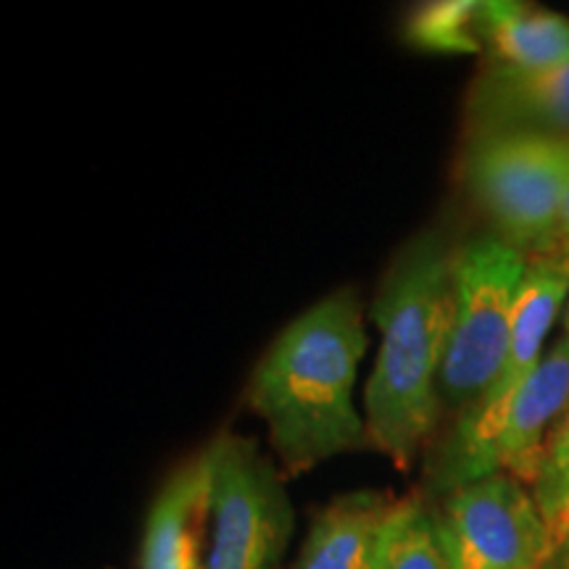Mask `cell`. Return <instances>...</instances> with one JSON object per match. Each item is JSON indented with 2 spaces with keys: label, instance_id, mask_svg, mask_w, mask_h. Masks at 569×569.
I'll list each match as a JSON object with an SVG mask.
<instances>
[{
  "label": "cell",
  "instance_id": "ba28073f",
  "mask_svg": "<svg viewBox=\"0 0 569 569\" xmlns=\"http://www.w3.org/2000/svg\"><path fill=\"white\" fill-rule=\"evenodd\" d=\"M211 543V467L206 448L163 480L146 519L140 569H206Z\"/></svg>",
  "mask_w": 569,
  "mask_h": 569
},
{
  "label": "cell",
  "instance_id": "5b68a950",
  "mask_svg": "<svg viewBox=\"0 0 569 569\" xmlns=\"http://www.w3.org/2000/svg\"><path fill=\"white\" fill-rule=\"evenodd\" d=\"M528 256L496 234L453 253V330L440 375L443 415H465L496 386L509 351L511 317Z\"/></svg>",
  "mask_w": 569,
  "mask_h": 569
},
{
  "label": "cell",
  "instance_id": "7a4b0ae2",
  "mask_svg": "<svg viewBox=\"0 0 569 569\" xmlns=\"http://www.w3.org/2000/svg\"><path fill=\"white\" fill-rule=\"evenodd\" d=\"M367 346L365 303L353 288H338L284 327L253 367L246 401L267 425L282 475L369 448L353 401Z\"/></svg>",
  "mask_w": 569,
  "mask_h": 569
},
{
  "label": "cell",
  "instance_id": "6da1fadb",
  "mask_svg": "<svg viewBox=\"0 0 569 569\" xmlns=\"http://www.w3.org/2000/svg\"><path fill=\"white\" fill-rule=\"evenodd\" d=\"M453 253L440 230L415 234L393 256L369 306L380 348L365 390L369 448L398 472L430 451L443 403L440 375L453 330Z\"/></svg>",
  "mask_w": 569,
  "mask_h": 569
},
{
  "label": "cell",
  "instance_id": "9c48e42d",
  "mask_svg": "<svg viewBox=\"0 0 569 569\" xmlns=\"http://www.w3.org/2000/svg\"><path fill=\"white\" fill-rule=\"evenodd\" d=\"M469 124L482 132L569 138V63L551 69L490 67L469 96Z\"/></svg>",
  "mask_w": 569,
  "mask_h": 569
},
{
  "label": "cell",
  "instance_id": "7c38bea8",
  "mask_svg": "<svg viewBox=\"0 0 569 569\" xmlns=\"http://www.w3.org/2000/svg\"><path fill=\"white\" fill-rule=\"evenodd\" d=\"M480 34L496 67L551 69L569 63V19L525 3H482Z\"/></svg>",
  "mask_w": 569,
  "mask_h": 569
},
{
  "label": "cell",
  "instance_id": "2e32d148",
  "mask_svg": "<svg viewBox=\"0 0 569 569\" xmlns=\"http://www.w3.org/2000/svg\"><path fill=\"white\" fill-rule=\"evenodd\" d=\"M546 569H569V532L559 540L557 546H553V553Z\"/></svg>",
  "mask_w": 569,
  "mask_h": 569
},
{
  "label": "cell",
  "instance_id": "8992f818",
  "mask_svg": "<svg viewBox=\"0 0 569 569\" xmlns=\"http://www.w3.org/2000/svg\"><path fill=\"white\" fill-rule=\"evenodd\" d=\"M211 543L206 569H282L296 530L282 469L253 438L222 430L206 446Z\"/></svg>",
  "mask_w": 569,
  "mask_h": 569
},
{
  "label": "cell",
  "instance_id": "277c9868",
  "mask_svg": "<svg viewBox=\"0 0 569 569\" xmlns=\"http://www.w3.org/2000/svg\"><path fill=\"white\" fill-rule=\"evenodd\" d=\"M461 174L498 240L528 259L561 253L569 138L540 132L472 134Z\"/></svg>",
  "mask_w": 569,
  "mask_h": 569
},
{
  "label": "cell",
  "instance_id": "30bf717a",
  "mask_svg": "<svg viewBox=\"0 0 569 569\" xmlns=\"http://www.w3.org/2000/svg\"><path fill=\"white\" fill-rule=\"evenodd\" d=\"M396 498L353 490L332 498L311 519L296 569H382Z\"/></svg>",
  "mask_w": 569,
  "mask_h": 569
},
{
  "label": "cell",
  "instance_id": "ac0fdd59",
  "mask_svg": "<svg viewBox=\"0 0 569 569\" xmlns=\"http://www.w3.org/2000/svg\"><path fill=\"white\" fill-rule=\"evenodd\" d=\"M569 343V301H567V309H565V336H561Z\"/></svg>",
  "mask_w": 569,
  "mask_h": 569
},
{
  "label": "cell",
  "instance_id": "52a82bcc",
  "mask_svg": "<svg viewBox=\"0 0 569 569\" xmlns=\"http://www.w3.org/2000/svg\"><path fill=\"white\" fill-rule=\"evenodd\" d=\"M451 569H546L553 538L532 490L490 475L430 501Z\"/></svg>",
  "mask_w": 569,
  "mask_h": 569
},
{
  "label": "cell",
  "instance_id": "e0dca14e",
  "mask_svg": "<svg viewBox=\"0 0 569 569\" xmlns=\"http://www.w3.org/2000/svg\"><path fill=\"white\" fill-rule=\"evenodd\" d=\"M561 253L569 256V184H567L565 211H561Z\"/></svg>",
  "mask_w": 569,
  "mask_h": 569
},
{
  "label": "cell",
  "instance_id": "9a60e30c",
  "mask_svg": "<svg viewBox=\"0 0 569 569\" xmlns=\"http://www.w3.org/2000/svg\"><path fill=\"white\" fill-rule=\"evenodd\" d=\"M530 490L549 525L553 543H559L569 532V409L546 446Z\"/></svg>",
  "mask_w": 569,
  "mask_h": 569
},
{
  "label": "cell",
  "instance_id": "8fae6325",
  "mask_svg": "<svg viewBox=\"0 0 569 569\" xmlns=\"http://www.w3.org/2000/svg\"><path fill=\"white\" fill-rule=\"evenodd\" d=\"M569 301V256L551 253L528 259L511 317L509 351L496 386L480 403L503 398L522 386L546 356V338ZM475 403V407H480Z\"/></svg>",
  "mask_w": 569,
  "mask_h": 569
},
{
  "label": "cell",
  "instance_id": "3957f363",
  "mask_svg": "<svg viewBox=\"0 0 569 569\" xmlns=\"http://www.w3.org/2000/svg\"><path fill=\"white\" fill-rule=\"evenodd\" d=\"M567 409L569 343L561 338L517 390L453 419L451 430L427 453L422 496L438 501L490 475H511L530 488Z\"/></svg>",
  "mask_w": 569,
  "mask_h": 569
},
{
  "label": "cell",
  "instance_id": "4fadbf2b",
  "mask_svg": "<svg viewBox=\"0 0 569 569\" xmlns=\"http://www.w3.org/2000/svg\"><path fill=\"white\" fill-rule=\"evenodd\" d=\"M382 569H451L432 507L422 493L396 498L386 532Z\"/></svg>",
  "mask_w": 569,
  "mask_h": 569
},
{
  "label": "cell",
  "instance_id": "5bb4252c",
  "mask_svg": "<svg viewBox=\"0 0 569 569\" xmlns=\"http://www.w3.org/2000/svg\"><path fill=\"white\" fill-rule=\"evenodd\" d=\"M480 11L482 3H475V0H436L411 13L403 32L419 51L457 56L486 53Z\"/></svg>",
  "mask_w": 569,
  "mask_h": 569
}]
</instances>
